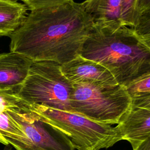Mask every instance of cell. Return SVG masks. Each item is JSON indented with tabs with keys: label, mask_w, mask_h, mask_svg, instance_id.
<instances>
[{
	"label": "cell",
	"mask_w": 150,
	"mask_h": 150,
	"mask_svg": "<svg viewBox=\"0 0 150 150\" xmlns=\"http://www.w3.org/2000/svg\"><path fill=\"white\" fill-rule=\"evenodd\" d=\"M32 62L16 52L0 53V90L16 93L25 80Z\"/></svg>",
	"instance_id": "cell-8"
},
{
	"label": "cell",
	"mask_w": 150,
	"mask_h": 150,
	"mask_svg": "<svg viewBox=\"0 0 150 150\" xmlns=\"http://www.w3.org/2000/svg\"><path fill=\"white\" fill-rule=\"evenodd\" d=\"M132 106L150 109V94L132 98Z\"/></svg>",
	"instance_id": "cell-18"
},
{
	"label": "cell",
	"mask_w": 150,
	"mask_h": 150,
	"mask_svg": "<svg viewBox=\"0 0 150 150\" xmlns=\"http://www.w3.org/2000/svg\"><path fill=\"white\" fill-rule=\"evenodd\" d=\"M72 91L73 84L63 74L60 64L33 61L16 94L27 104H39L71 112Z\"/></svg>",
	"instance_id": "cell-5"
},
{
	"label": "cell",
	"mask_w": 150,
	"mask_h": 150,
	"mask_svg": "<svg viewBox=\"0 0 150 150\" xmlns=\"http://www.w3.org/2000/svg\"><path fill=\"white\" fill-rule=\"evenodd\" d=\"M141 36L142 37V40L145 42V43L150 47V33L145 35H142Z\"/></svg>",
	"instance_id": "cell-21"
},
{
	"label": "cell",
	"mask_w": 150,
	"mask_h": 150,
	"mask_svg": "<svg viewBox=\"0 0 150 150\" xmlns=\"http://www.w3.org/2000/svg\"><path fill=\"white\" fill-rule=\"evenodd\" d=\"M79 54L108 69L125 87L150 73V47L132 28L94 27Z\"/></svg>",
	"instance_id": "cell-2"
},
{
	"label": "cell",
	"mask_w": 150,
	"mask_h": 150,
	"mask_svg": "<svg viewBox=\"0 0 150 150\" xmlns=\"http://www.w3.org/2000/svg\"><path fill=\"white\" fill-rule=\"evenodd\" d=\"M28 10L24 4L0 0V37L15 32L23 23Z\"/></svg>",
	"instance_id": "cell-11"
},
{
	"label": "cell",
	"mask_w": 150,
	"mask_h": 150,
	"mask_svg": "<svg viewBox=\"0 0 150 150\" xmlns=\"http://www.w3.org/2000/svg\"><path fill=\"white\" fill-rule=\"evenodd\" d=\"M61 70L72 84H118L112 74L104 66L80 54L70 61L61 64Z\"/></svg>",
	"instance_id": "cell-7"
},
{
	"label": "cell",
	"mask_w": 150,
	"mask_h": 150,
	"mask_svg": "<svg viewBox=\"0 0 150 150\" xmlns=\"http://www.w3.org/2000/svg\"><path fill=\"white\" fill-rule=\"evenodd\" d=\"M0 133L6 139L23 141L26 136L20 125L8 113L6 110L0 114Z\"/></svg>",
	"instance_id": "cell-12"
},
{
	"label": "cell",
	"mask_w": 150,
	"mask_h": 150,
	"mask_svg": "<svg viewBox=\"0 0 150 150\" xmlns=\"http://www.w3.org/2000/svg\"><path fill=\"white\" fill-rule=\"evenodd\" d=\"M132 106V98L120 84H73L71 112L93 121L118 124Z\"/></svg>",
	"instance_id": "cell-3"
},
{
	"label": "cell",
	"mask_w": 150,
	"mask_h": 150,
	"mask_svg": "<svg viewBox=\"0 0 150 150\" xmlns=\"http://www.w3.org/2000/svg\"><path fill=\"white\" fill-rule=\"evenodd\" d=\"M8 1H15V2H17L18 1H22L23 0H8Z\"/></svg>",
	"instance_id": "cell-23"
},
{
	"label": "cell",
	"mask_w": 150,
	"mask_h": 150,
	"mask_svg": "<svg viewBox=\"0 0 150 150\" xmlns=\"http://www.w3.org/2000/svg\"><path fill=\"white\" fill-rule=\"evenodd\" d=\"M25 103L23 102L13 91L0 90V114L6 110L22 108ZM0 143L5 145L8 144L0 133Z\"/></svg>",
	"instance_id": "cell-13"
},
{
	"label": "cell",
	"mask_w": 150,
	"mask_h": 150,
	"mask_svg": "<svg viewBox=\"0 0 150 150\" xmlns=\"http://www.w3.org/2000/svg\"><path fill=\"white\" fill-rule=\"evenodd\" d=\"M69 0H23L22 2L28 10L56 6L66 2Z\"/></svg>",
	"instance_id": "cell-16"
},
{
	"label": "cell",
	"mask_w": 150,
	"mask_h": 150,
	"mask_svg": "<svg viewBox=\"0 0 150 150\" xmlns=\"http://www.w3.org/2000/svg\"><path fill=\"white\" fill-rule=\"evenodd\" d=\"M2 150H12V149L11 147L8 146V145H6V146L4 149H2Z\"/></svg>",
	"instance_id": "cell-22"
},
{
	"label": "cell",
	"mask_w": 150,
	"mask_h": 150,
	"mask_svg": "<svg viewBox=\"0 0 150 150\" xmlns=\"http://www.w3.org/2000/svg\"><path fill=\"white\" fill-rule=\"evenodd\" d=\"M133 150H150V136L139 143Z\"/></svg>",
	"instance_id": "cell-20"
},
{
	"label": "cell",
	"mask_w": 150,
	"mask_h": 150,
	"mask_svg": "<svg viewBox=\"0 0 150 150\" xmlns=\"http://www.w3.org/2000/svg\"><path fill=\"white\" fill-rule=\"evenodd\" d=\"M42 120L64 133L77 150L107 149L122 140L116 127L98 122L81 115L39 104H27Z\"/></svg>",
	"instance_id": "cell-4"
},
{
	"label": "cell",
	"mask_w": 150,
	"mask_h": 150,
	"mask_svg": "<svg viewBox=\"0 0 150 150\" xmlns=\"http://www.w3.org/2000/svg\"><path fill=\"white\" fill-rule=\"evenodd\" d=\"M150 10V0H139L138 4V14L139 16L144 12Z\"/></svg>",
	"instance_id": "cell-19"
},
{
	"label": "cell",
	"mask_w": 150,
	"mask_h": 150,
	"mask_svg": "<svg viewBox=\"0 0 150 150\" xmlns=\"http://www.w3.org/2000/svg\"><path fill=\"white\" fill-rule=\"evenodd\" d=\"M96 27L124 25L121 21V0H86L81 3Z\"/></svg>",
	"instance_id": "cell-10"
},
{
	"label": "cell",
	"mask_w": 150,
	"mask_h": 150,
	"mask_svg": "<svg viewBox=\"0 0 150 150\" xmlns=\"http://www.w3.org/2000/svg\"><path fill=\"white\" fill-rule=\"evenodd\" d=\"M116 127L122 140L127 141L134 148L150 136V109L131 106Z\"/></svg>",
	"instance_id": "cell-9"
},
{
	"label": "cell",
	"mask_w": 150,
	"mask_h": 150,
	"mask_svg": "<svg viewBox=\"0 0 150 150\" xmlns=\"http://www.w3.org/2000/svg\"><path fill=\"white\" fill-rule=\"evenodd\" d=\"M139 0H121V21L125 26L134 28L138 19Z\"/></svg>",
	"instance_id": "cell-14"
},
{
	"label": "cell",
	"mask_w": 150,
	"mask_h": 150,
	"mask_svg": "<svg viewBox=\"0 0 150 150\" xmlns=\"http://www.w3.org/2000/svg\"><path fill=\"white\" fill-rule=\"evenodd\" d=\"M94 27L81 3L74 0L33 9L9 36L10 51L32 61H52L63 64L79 55Z\"/></svg>",
	"instance_id": "cell-1"
},
{
	"label": "cell",
	"mask_w": 150,
	"mask_h": 150,
	"mask_svg": "<svg viewBox=\"0 0 150 150\" xmlns=\"http://www.w3.org/2000/svg\"><path fill=\"white\" fill-rule=\"evenodd\" d=\"M21 126L26 139L20 142L6 139L16 150H74L70 139L62 131L42 120L25 104L20 109L6 110Z\"/></svg>",
	"instance_id": "cell-6"
},
{
	"label": "cell",
	"mask_w": 150,
	"mask_h": 150,
	"mask_svg": "<svg viewBox=\"0 0 150 150\" xmlns=\"http://www.w3.org/2000/svg\"><path fill=\"white\" fill-rule=\"evenodd\" d=\"M141 36L150 33V10L142 13L133 28Z\"/></svg>",
	"instance_id": "cell-17"
},
{
	"label": "cell",
	"mask_w": 150,
	"mask_h": 150,
	"mask_svg": "<svg viewBox=\"0 0 150 150\" xmlns=\"http://www.w3.org/2000/svg\"><path fill=\"white\" fill-rule=\"evenodd\" d=\"M125 87L131 98L150 94V73L137 79Z\"/></svg>",
	"instance_id": "cell-15"
}]
</instances>
